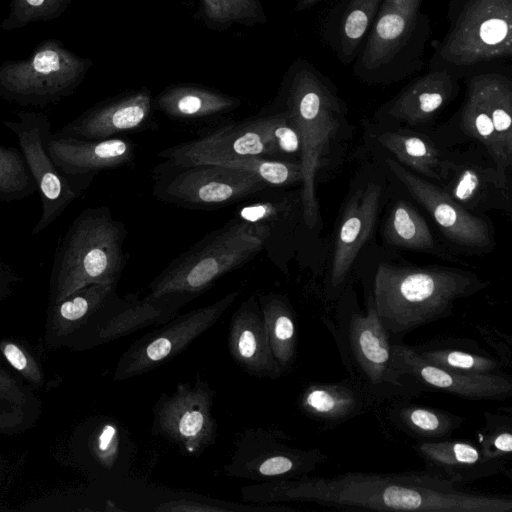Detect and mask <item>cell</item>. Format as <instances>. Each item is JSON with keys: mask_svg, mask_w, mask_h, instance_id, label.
Returning a JSON list of instances; mask_svg holds the SVG:
<instances>
[{"mask_svg": "<svg viewBox=\"0 0 512 512\" xmlns=\"http://www.w3.org/2000/svg\"><path fill=\"white\" fill-rule=\"evenodd\" d=\"M157 172L154 196L189 209H213L231 205L266 188L256 175L214 163L169 165Z\"/></svg>", "mask_w": 512, "mask_h": 512, "instance_id": "obj_10", "label": "cell"}, {"mask_svg": "<svg viewBox=\"0 0 512 512\" xmlns=\"http://www.w3.org/2000/svg\"><path fill=\"white\" fill-rule=\"evenodd\" d=\"M227 343L230 356L248 375L277 379L284 374L272 354L256 294L234 311Z\"/></svg>", "mask_w": 512, "mask_h": 512, "instance_id": "obj_24", "label": "cell"}, {"mask_svg": "<svg viewBox=\"0 0 512 512\" xmlns=\"http://www.w3.org/2000/svg\"><path fill=\"white\" fill-rule=\"evenodd\" d=\"M48 152L57 168L68 178L90 183L103 170L133 163L135 145L122 138L81 140L51 134Z\"/></svg>", "mask_w": 512, "mask_h": 512, "instance_id": "obj_22", "label": "cell"}, {"mask_svg": "<svg viewBox=\"0 0 512 512\" xmlns=\"http://www.w3.org/2000/svg\"><path fill=\"white\" fill-rule=\"evenodd\" d=\"M272 354L283 373L290 371L297 355L295 313L288 298L277 292L257 295Z\"/></svg>", "mask_w": 512, "mask_h": 512, "instance_id": "obj_30", "label": "cell"}, {"mask_svg": "<svg viewBox=\"0 0 512 512\" xmlns=\"http://www.w3.org/2000/svg\"><path fill=\"white\" fill-rule=\"evenodd\" d=\"M150 92L139 90L98 105L59 129L56 136L101 140L144 129L150 121Z\"/></svg>", "mask_w": 512, "mask_h": 512, "instance_id": "obj_20", "label": "cell"}, {"mask_svg": "<svg viewBox=\"0 0 512 512\" xmlns=\"http://www.w3.org/2000/svg\"><path fill=\"white\" fill-rule=\"evenodd\" d=\"M206 17L218 24L246 22L260 16L257 0H199Z\"/></svg>", "mask_w": 512, "mask_h": 512, "instance_id": "obj_40", "label": "cell"}, {"mask_svg": "<svg viewBox=\"0 0 512 512\" xmlns=\"http://www.w3.org/2000/svg\"><path fill=\"white\" fill-rule=\"evenodd\" d=\"M364 127L367 151L385 152L403 167L437 183L446 147L440 146L424 129L369 121Z\"/></svg>", "mask_w": 512, "mask_h": 512, "instance_id": "obj_21", "label": "cell"}, {"mask_svg": "<svg viewBox=\"0 0 512 512\" xmlns=\"http://www.w3.org/2000/svg\"><path fill=\"white\" fill-rule=\"evenodd\" d=\"M332 331L342 362L355 381L374 403L410 399L424 391L395 366L392 341L372 302L365 294L366 310L358 305L352 280L336 300Z\"/></svg>", "mask_w": 512, "mask_h": 512, "instance_id": "obj_4", "label": "cell"}, {"mask_svg": "<svg viewBox=\"0 0 512 512\" xmlns=\"http://www.w3.org/2000/svg\"><path fill=\"white\" fill-rule=\"evenodd\" d=\"M392 185L380 225L383 245L389 249L429 254L444 261L466 265L429 225L419 208L406 197L394 195Z\"/></svg>", "mask_w": 512, "mask_h": 512, "instance_id": "obj_23", "label": "cell"}, {"mask_svg": "<svg viewBox=\"0 0 512 512\" xmlns=\"http://www.w3.org/2000/svg\"><path fill=\"white\" fill-rule=\"evenodd\" d=\"M489 283L461 267L412 265L381 260L368 294L390 337L448 317L457 300L473 296Z\"/></svg>", "mask_w": 512, "mask_h": 512, "instance_id": "obj_3", "label": "cell"}, {"mask_svg": "<svg viewBox=\"0 0 512 512\" xmlns=\"http://www.w3.org/2000/svg\"><path fill=\"white\" fill-rule=\"evenodd\" d=\"M396 368L424 390L433 389L471 400H505L512 395V379L504 374H472L433 365L412 346L392 343Z\"/></svg>", "mask_w": 512, "mask_h": 512, "instance_id": "obj_18", "label": "cell"}, {"mask_svg": "<svg viewBox=\"0 0 512 512\" xmlns=\"http://www.w3.org/2000/svg\"><path fill=\"white\" fill-rule=\"evenodd\" d=\"M206 163L247 171L259 177L271 188H287L296 184L301 185L302 182L300 161L247 156L218 159Z\"/></svg>", "mask_w": 512, "mask_h": 512, "instance_id": "obj_36", "label": "cell"}, {"mask_svg": "<svg viewBox=\"0 0 512 512\" xmlns=\"http://www.w3.org/2000/svg\"><path fill=\"white\" fill-rule=\"evenodd\" d=\"M297 404L308 418L333 427L367 412L373 402L351 378L335 383L311 382Z\"/></svg>", "mask_w": 512, "mask_h": 512, "instance_id": "obj_27", "label": "cell"}, {"mask_svg": "<svg viewBox=\"0 0 512 512\" xmlns=\"http://www.w3.org/2000/svg\"><path fill=\"white\" fill-rule=\"evenodd\" d=\"M115 288L112 284H91L52 303L48 317L49 334L63 337L86 325Z\"/></svg>", "mask_w": 512, "mask_h": 512, "instance_id": "obj_33", "label": "cell"}, {"mask_svg": "<svg viewBox=\"0 0 512 512\" xmlns=\"http://www.w3.org/2000/svg\"><path fill=\"white\" fill-rule=\"evenodd\" d=\"M484 340L496 351L498 358L505 364L511 365V339L507 341L506 336L497 329L489 327L478 328Z\"/></svg>", "mask_w": 512, "mask_h": 512, "instance_id": "obj_44", "label": "cell"}, {"mask_svg": "<svg viewBox=\"0 0 512 512\" xmlns=\"http://www.w3.org/2000/svg\"><path fill=\"white\" fill-rule=\"evenodd\" d=\"M512 53V0H471L445 40L442 57L473 65Z\"/></svg>", "mask_w": 512, "mask_h": 512, "instance_id": "obj_16", "label": "cell"}, {"mask_svg": "<svg viewBox=\"0 0 512 512\" xmlns=\"http://www.w3.org/2000/svg\"><path fill=\"white\" fill-rule=\"evenodd\" d=\"M246 502L271 505L309 502L348 510L421 512H511L507 495L464 491L425 471L401 473L349 472L333 477H311L261 482L245 486Z\"/></svg>", "mask_w": 512, "mask_h": 512, "instance_id": "obj_1", "label": "cell"}, {"mask_svg": "<svg viewBox=\"0 0 512 512\" xmlns=\"http://www.w3.org/2000/svg\"><path fill=\"white\" fill-rule=\"evenodd\" d=\"M36 190L37 185L21 151L0 144V200H20Z\"/></svg>", "mask_w": 512, "mask_h": 512, "instance_id": "obj_37", "label": "cell"}, {"mask_svg": "<svg viewBox=\"0 0 512 512\" xmlns=\"http://www.w3.org/2000/svg\"><path fill=\"white\" fill-rule=\"evenodd\" d=\"M485 425L478 433L481 451L508 463L512 460V417L485 412Z\"/></svg>", "mask_w": 512, "mask_h": 512, "instance_id": "obj_38", "label": "cell"}, {"mask_svg": "<svg viewBox=\"0 0 512 512\" xmlns=\"http://www.w3.org/2000/svg\"><path fill=\"white\" fill-rule=\"evenodd\" d=\"M371 158L363 160L351 178L337 219L324 275L328 302H335L352 280L357 260L376 231L390 193L392 177L378 158Z\"/></svg>", "mask_w": 512, "mask_h": 512, "instance_id": "obj_7", "label": "cell"}, {"mask_svg": "<svg viewBox=\"0 0 512 512\" xmlns=\"http://www.w3.org/2000/svg\"><path fill=\"white\" fill-rule=\"evenodd\" d=\"M127 230L107 206L86 208L61 237L53 261L50 298L58 302L91 284L117 285L127 262Z\"/></svg>", "mask_w": 512, "mask_h": 512, "instance_id": "obj_5", "label": "cell"}, {"mask_svg": "<svg viewBox=\"0 0 512 512\" xmlns=\"http://www.w3.org/2000/svg\"><path fill=\"white\" fill-rule=\"evenodd\" d=\"M300 143L303 219L310 232L322 229L317 183L326 181L343 164L354 130L343 101L313 72L292 78L282 111Z\"/></svg>", "mask_w": 512, "mask_h": 512, "instance_id": "obj_2", "label": "cell"}, {"mask_svg": "<svg viewBox=\"0 0 512 512\" xmlns=\"http://www.w3.org/2000/svg\"><path fill=\"white\" fill-rule=\"evenodd\" d=\"M240 294L232 291L206 306L174 316L138 338L123 352L114 379L127 380L169 362L222 317Z\"/></svg>", "mask_w": 512, "mask_h": 512, "instance_id": "obj_13", "label": "cell"}, {"mask_svg": "<svg viewBox=\"0 0 512 512\" xmlns=\"http://www.w3.org/2000/svg\"><path fill=\"white\" fill-rule=\"evenodd\" d=\"M83 71L82 60L53 42L47 43L30 58L1 69L0 92L23 105H41L68 92Z\"/></svg>", "mask_w": 512, "mask_h": 512, "instance_id": "obj_17", "label": "cell"}, {"mask_svg": "<svg viewBox=\"0 0 512 512\" xmlns=\"http://www.w3.org/2000/svg\"><path fill=\"white\" fill-rule=\"evenodd\" d=\"M1 351L10 365L29 381L35 384H40L42 382L40 368L33 358L21 347L12 342H4L1 344Z\"/></svg>", "mask_w": 512, "mask_h": 512, "instance_id": "obj_42", "label": "cell"}, {"mask_svg": "<svg viewBox=\"0 0 512 512\" xmlns=\"http://www.w3.org/2000/svg\"><path fill=\"white\" fill-rule=\"evenodd\" d=\"M288 436L276 429H245L235 441L223 473L255 482L287 480L309 475L327 459L320 449H302L287 443Z\"/></svg>", "mask_w": 512, "mask_h": 512, "instance_id": "obj_14", "label": "cell"}, {"mask_svg": "<svg viewBox=\"0 0 512 512\" xmlns=\"http://www.w3.org/2000/svg\"><path fill=\"white\" fill-rule=\"evenodd\" d=\"M387 415L394 426L421 442L447 439L464 422L462 416L413 404L407 399L393 401L387 408Z\"/></svg>", "mask_w": 512, "mask_h": 512, "instance_id": "obj_32", "label": "cell"}, {"mask_svg": "<svg viewBox=\"0 0 512 512\" xmlns=\"http://www.w3.org/2000/svg\"><path fill=\"white\" fill-rule=\"evenodd\" d=\"M414 448L427 471L456 486L506 472V461L485 455L478 445L468 440L422 441Z\"/></svg>", "mask_w": 512, "mask_h": 512, "instance_id": "obj_25", "label": "cell"}, {"mask_svg": "<svg viewBox=\"0 0 512 512\" xmlns=\"http://www.w3.org/2000/svg\"><path fill=\"white\" fill-rule=\"evenodd\" d=\"M469 86L488 113L505 154L512 159V89L509 80L497 74L478 75Z\"/></svg>", "mask_w": 512, "mask_h": 512, "instance_id": "obj_34", "label": "cell"}, {"mask_svg": "<svg viewBox=\"0 0 512 512\" xmlns=\"http://www.w3.org/2000/svg\"><path fill=\"white\" fill-rule=\"evenodd\" d=\"M459 128L464 135L481 145L499 168L510 173L512 159L505 154L488 113L470 86L460 113Z\"/></svg>", "mask_w": 512, "mask_h": 512, "instance_id": "obj_35", "label": "cell"}, {"mask_svg": "<svg viewBox=\"0 0 512 512\" xmlns=\"http://www.w3.org/2000/svg\"><path fill=\"white\" fill-rule=\"evenodd\" d=\"M18 121H4L17 138L20 151L37 185L42 213L31 234L36 235L56 221L90 183L65 176L48 152L52 134L48 117L41 113L20 112Z\"/></svg>", "mask_w": 512, "mask_h": 512, "instance_id": "obj_12", "label": "cell"}, {"mask_svg": "<svg viewBox=\"0 0 512 512\" xmlns=\"http://www.w3.org/2000/svg\"><path fill=\"white\" fill-rule=\"evenodd\" d=\"M169 165H190L236 157L300 161V143L284 112L228 124L159 153Z\"/></svg>", "mask_w": 512, "mask_h": 512, "instance_id": "obj_8", "label": "cell"}, {"mask_svg": "<svg viewBox=\"0 0 512 512\" xmlns=\"http://www.w3.org/2000/svg\"><path fill=\"white\" fill-rule=\"evenodd\" d=\"M421 0H385L363 53V63L375 69L389 62L406 43Z\"/></svg>", "mask_w": 512, "mask_h": 512, "instance_id": "obj_28", "label": "cell"}, {"mask_svg": "<svg viewBox=\"0 0 512 512\" xmlns=\"http://www.w3.org/2000/svg\"><path fill=\"white\" fill-rule=\"evenodd\" d=\"M412 348L425 361L445 369L472 374H504L505 364L471 339H438Z\"/></svg>", "mask_w": 512, "mask_h": 512, "instance_id": "obj_29", "label": "cell"}, {"mask_svg": "<svg viewBox=\"0 0 512 512\" xmlns=\"http://www.w3.org/2000/svg\"><path fill=\"white\" fill-rule=\"evenodd\" d=\"M187 302L177 297L143 298L130 294L119 298L113 292L92 316V343H105L129 336L151 325H160L174 316ZM88 321V322H89Z\"/></svg>", "mask_w": 512, "mask_h": 512, "instance_id": "obj_19", "label": "cell"}, {"mask_svg": "<svg viewBox=\"0 0 512 512\" xmlns=\"http://www.w3.org/2000/svg\"><path fill=\"white\" fill-rule=\"evenodd\" d=\"M435 184L472 213L496 210L511 218L510 173L499 168L481 145L465 150L445 148Z\"/></svg>", "mask_w": 512, "mask_h": 512, "instance_id": "obj_11", "label": "cell"}, {"mask_svg": "<svg viewBox=\"0 0 512 512\" xmlns=\"http://www.w3.org/2000/svg\"><path fill=\"white\" fill-rule=\"evenodd\" d=\"M269 236L270 230L263 224L231 219L171 260L151 281L148 295L177 297L188 303L254 259Z\"/></svg>", "mask_w": 512, "mask_h": 512, "instance_id": "obj_6", "label": "cell"}, {"mask_svg": "<svg viewBox=\"0 0 512 512\" xmlns=\"http://www.w3.org/2000/svg\"><path fill=\"white\" fill-rule=\"evenodd\" d=\"M378 158L387 172L419 204L432 221L446 246L456 255H485L496 246L494 227L488 217L472 213L425 179L388 155L368 152Z\"/></svg>", "mask_w": 512, "mask_h": 512, "instance_id": "obj_9", "label": "cell"}, {"mask_svg": "<svg viewBox=\"0 0 512 512\" xmlns=\"http://www.w3.org/2000/svg\"><path fill=\"white\" fill-rule=\"evenodd\" d=\"M215 396L216 391L201 378L178 383L173 393H162L155 402L152 433L187 454L200 455L216 440Z\"/></svg>", "mask_w": 512, "mask_h": 512, "instance_id": "obj_15", "label": "cell"}, {"mask_svg": "<svg viewBox=\"0 0 512 512\" xmlns=\"http://www.w3.org/2000/svg\"><path fill=\"white\" fill-rule=\"evenodd\" d=\"M63 0H14L16 15L23 21L48 16L56 11Z\"/></svg>", "mask_w": 512, "mask_h": 512, "instance_id": "obj_43", "label": "cell"}, {"mask_svg": "<svg viewBox=\"0 0 512 512\" xmlns=\"http://www.w3.org/2000/svg\"><path fill=\"white\" fill-rule=\"evenodd\" d=\"M380 0H352L341 24L340 40L346 56L352 54L366 33Z\"/></svg>", "mask_w": 512, "mask_h": 512, "instance_id": "obj_39", "label": "cell"}, {"mask_svg": "<svg viewBox=\"0 0 512 512\" xmlns=\"http://www.w3.org/2000/svg\"><path fill=\"white\" fill-rule=\"evenodd\" d=\"M455 89L447 70L430 72L413 81L378 112L375 122L423 129L452 100Z\"/></svg>", "mask_w": 512, "mask_h": 512, "instance_id": "obj_26", "label": "cell"}, {"mask_svg": "<svg viewBox=\"0 0 512 512\" xmlns=\"http://www.w3.org/2000/svg\"><path fill=\"white\" fill-rule=\"evenodd\" d=\"M317 1L318 0H300L301 4L304 5V6L314 4Z\"/></svg>", "mask_w": 512, "mask_h": 512, "instance_id": "obj_46", "label": "cell"}, {"mask_svg": "<svg viewBox=\"0 0 512 512\" xmlns=\"http://www.w3.org/2000/svg\"><path fill=\"white\" fill-rule=\"evenodd\" d=\"M123 449V434L116 422L101 425L94 436L92 451L97 461L105 468L112 469L120 459Z\"/></svg>", "mask_w": 512, "mask_h": 512, "instance_id": "obj_41", "label": "cell"}, {"mask_svg": "<svg viewBox=\"0 0 512 512\" xmlns=\"http://www.w3.org/2000/svg\"><path fill=\"white\" fill-rule=\"evenodd\" d=\"M239 106L238 99L206 88L179 85L166 89L157 107L170 118L199 120L221 115Z\"/></svg>", "mask_w": 512, "mask_h": 512, "instance_id": "obj_31", "label": "cell"}, {"mask_svg": "<svg viewBox=\"0 0 512 512\" xmlns=\"http://www.w3.org/2000/svg\"><path fill=\"white\" fill-rule=\"evenodd\" d=\"M3 402L22 408L25 395L15 380L0 367V403Z\"/></svg>", "mask_w": 512, "mask_h": 512, "instance_id": "obj_45", "label": "cell"}]
</instances>
